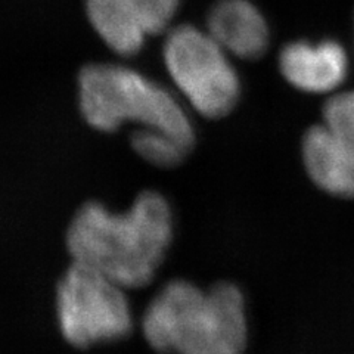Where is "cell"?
Segmentation results:
<instances>
[{"label":"cell","instance_id":"277c9868","mask_svg":"<svg viewBox=\"0 0 354 354\" xmlns=\"http://www.w3.org/2000/svg\"><path fill=\"white\" fill-rule=\"evenodd\" d=\"M164 64L198 114L223 118L235 109L241 96L239 75L227 52L191 24L171 28L162 48Z\"/></svg>","mask_w":354,"mask_h":354},{"label":"cell","instance_id":"ba28073f","mask_svg":"<svg viewBox=\"0 0 354 354\" xmlns=\"http://www.w3.org/2000/svg\"><path fill=\"white\" fill-rule=\"evenodd\" d=\"M301 155L310 180L320 191L354 199V138L317 124L306 131Z\"/></svg>","mask_w":354,"mask_h":354},{"label":"cell","instance_id":"3957f363","mask_svg":"<svg viewBox=\"0 0 354 354\" xmlns=\"http://www.w3.org/2000/svg\"><path fill=\"white\" fill-rule=\"evenodd\" d=\"M80 108L93 129L114 131L124 123L169 133L195 145V130L186 111L161 84L113 64H92L80 73Z\"/></svg>","mask_w":354,"mask_h":354},{"label":"cell","instance_id":"8992f818","mask_svg":"<svg viewBox=\"0 0 354 354\" xmlns=\"http://www.w3.org/2000/svg\"><path fill=\"white\" fill-rule=\"evenodd\" d=\"M180 0H86L92 27L115 53L136 55L149 36L167 30Z\"/></svg>","mask_w":354,"mask_h":354},{"label":"cell","instance_id":"6da1fadb","mask_svg":"<svg viewBox=\"0 0 354 354\" xmlns=\"http://www.w3.org/2000/svg\"><path fill=\"white\" fill-rule=\"evenodd\" d=\"M173 234L170 203L157 191H143L124 213L86 203L73 217L65 241L74 263L135 290L155 278Z\"/></svg>","mask_w":354,"mask_h":354},{"label":"cell","instance_id":"9c48e42d","mask_svg":"<svg viewBox=\"0 0 354 354\" xmlns=\"http://www.w3.org/2000/svg\"><path fill=\"white\" fill-rule=\"evenodd\" d=\"M207 31L241 59H259L269 48L268 21L251 0H217L208 12Z\"/></svg>","mask_w":354,"mask_h":354},{"label":"cell","instance_id":"30bf717a","mask_svg":"<svg viewBox=\"0 0 354 354\" xmlns=\"http://www.w3.org/2000/svg\"><path fill=\"white\" fill-rule=\"evenodd\" d=\"M131 147L147 162L161 169L177 167L192 151L182 140L155 129H140L133 133Z\"/></svg>","mask_w":354,"mask_h":354},{"label":"cell","instance_id":"5b68a950","mask_svg":"<svg viewBox=\"0 0 354 354\" xmlns=\"http://www.w3.org/2000/svg\"><path fill=\"white\" fill-rule=\"evenodd\" d=\"M126 288L87 266L74 263L57 290L61 334L75 348H88L126 338L133 315Z\"/></svg>","mask_w":354,"mask_h":354},{"label":"cell","instance_id":"52a82bcc","mask_svg":"<svg viewBox=\"0 0 354 354\" xmlns=\"http://www.w3.org/2000/svg\"><path fill=\"white\" fill-rule=\"evenodd\" d=\"M278 62L283 79L306 93L335 91L348 73V55L332 39L288 43L281 49Z\"/></svg>","mask_w":354,"mask_h":354},{"label":"cell","instance_id":"7a4b0ae2","mask_svg":"<svg viewBox=\"0 0 354 354\" xmlns=\"http://www.w3.org/2000/svg\"><path fill=\"white\" fill-rule=\"evenodd\" d=\"M148 344L161 354H243L248 342L247 304L239 286L218 282L165 283L142 319Z\"/></svg>","mask_w":354,"mask_h":354}]
</instances>
